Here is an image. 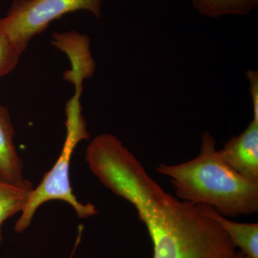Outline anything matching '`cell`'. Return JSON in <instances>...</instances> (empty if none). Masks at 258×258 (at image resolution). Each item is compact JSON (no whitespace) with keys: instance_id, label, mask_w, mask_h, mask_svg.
I'll list each match as a JSON object with an SVG mask.
<instances>
[{"instance_id":"8","label":"cell","mask_w":258,"mask_h":258,"mask_svg":"<svg viewBox=\"0 0 258 258\" xmlns=\"http://www.w3.org/2000/svg\"><path fill=\"white\" fill-rule=\"evenodd\" d=\"M34 189L31 181L11 183L0 179V247L3 242V226L10 217L21 212Z\"/></svg>"},{"instance_id":"11","label":"cell","mask_w":258,"mask_h":258,"mask_svg":"<svg viewBox=\"0 0 258 258\" xmlns=\"http://www.w3.org/2000/svg\"><path fill=\"white\" fill-rule=\"evenodd\" d=\"M246 75L249 81V93L252 98V119L258 121V72L257 71H248Z\"/></svg>"},{"instance_id":"6","label":"cell","mask_w":258,"mask_h":258,"mask_svg":"<svg viewBox=\"0 0 258 258\" xmlns=\"http://www.w3.org/2000/svg\"><path fill=\"white\" fill-rule=\"evenodd\" d=\"M15 131L8 108L0 104V179L21 183L23 163L14 143Z\"/></svg>"},{"instance_id":"3","label":"cell","mask_w":258,"mask_h":258,"mask_svg":"<svg viewBox=\"0 0 258 258\" xmlns=\"http://www.w3.org/2000/svg\"><path fill=\"white\" fill-rule=\"evenodd\" d=\"M67 135L58 159L50 171L43 176L41 182L34 188L30 198L15 226L18 233L31 225L35 213L44 204L59 200L69 204L80 219L89 218L98 211L91 203L83 204L76 198L71 186L70 178L71 159L75 149L81 141L89 139L84 118L78 105L71 104L67 110Z\"/></svg>"},{"instance_id":"10","label":"cell","mask_w":258,"mask_h":258,"mask_svg":"<svg viewBox=\"0 0 258 258\" xmlns=\"http://www.w3.org/2000/svg\"><path fill=\"white\" fill-rule=\"evenodd\" d=\"M21 54L10 39L0 32V79L15 69Z\"/></svg>"},{"instance_id":"2","label":"cell","mask_w":258,"mask_h":258,"mask_svg":"<svg viewBox=\"0 0 258 258\" xmlns=\"http://www.w3.org/2000/svg\"><path fill=\"white\" fill-rule=\"evenodd\" d=\"M156 169L169 178L183 201L210 207L227 218L258 212L257 183L244 179L222 159L210 132H204L196 157L174 165L161 163Z\"/></svg>"},{"instance_id":"5","label":"cell","mask_w":258,"mask_h":258,"mask_svg":"<svg viewBox=\"0 0 258 258\" xmlns=\"http://www.w3.org/2000/svg\"><path fill=\"white\" fill-rule=\"evenodd\" d=\"M218 151L233 170L258 184V121L251 120L242 133L232 137Z\"/></svg>"},{"instance_id":"12","label":"cell","mask_w":258,"mask_h":258,"mask_svg":"<svg viewBox=\"0 0 258 258\" xmlns=\"http://www.w3.org/2000/svg\"><path fill=\"white\" fill-rule=\"evenodd\" d=\"M233 258H249L247 257L245 254L242 253L241 251L239 250L238 252H236L235 256H234Z\"/></svg>"},{"instance_id":"7","label":"cell","mask_w":258,"mask_h":258,"mask_svg":"<svg viewBox=\"0 0 258 258\" xmlns=\"http://www.w3.org/2000/svg\"><path fill=\"white\" fill-rule=\"evenodd\" d=\"M207 212L216 220L228 236L234 247L249 258H258V223H240L222 216L215 210L205 206Z\"/></svg>"},{"instance_id":"9","label":"cell","mask_w":258,"mask_h":258,"mask_svg":"<svg viewBox=\"0 0 258 258\" xmlns=\"http://www.w3.org/2000/svg\"><path fill=\"white\" fill-rule=\"evenodd\" d=\"M200 14L217 18L225 15H247L258 6V0H189Z\"/></svg>"},{"instance_id":"1","label":"cell","mask_w":258,"mask_h":258,"mask_svg":"<svg viewBox=\"0 0 258 258\" xmlns=\"http://www.w3.org/2000/svg\"><path fill=\"white\" fill-rule=\"evenodd\" d=\"M89 168L103 186L137 210L152 239V258H233L235 247L205 205L168 193L119 140L100 147Z\"/></svg>"},{"instance_id":"4","label":"cell","mask_w":258,"mask_h":258,"mask_svg":"<svg viewBox=\"0 0 258 258\" xmlns=\"http://www.w3.org/2000/svg\"><path fill=\"white\" fill-rule=\"evenodd\" d=\"M103 0H13L0 18V32L23 53L32 38L68 13L86 10L101 17Z\"/></svg>"}]
</instances>
